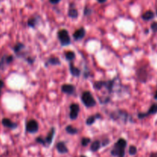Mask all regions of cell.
Segmentation results:
<instances>
[{"instance_id":"6da1fadb","label":"cell","mask_w":157,"mask_h":157,"mask_svg":"<svg viewBox=\"0 0 157 157\" xmlns=\"http://www.w3.org/2000/svg\"><path fill=\"white\" fill-rule=\"evenodd\" d=\"M127 143L123 138L119 139L114 144L113 148L111 150V155L113 156L124 157L125 150L127 147Z\"/></svg>"},{"instance_id":"7a4b0ae2","label":"cell","mask_w":157,"mask_h":157,"mask_svg":"<svg viewBox=\"0 0 157 157\" xmlns=\"http://www.w3.org/2000/svg\"><path fill=\"white\" fill-rule=\"evenodd\" d=\"M81 101L85 107H92L96 105V101L89 91H85L81 95Z\"/></svg>"},{"instance_id":"3957f363","label":"cell","mask_w":157,"mask_h":157,"mask_svg":"<svg viewBox=\"0 0 157 157\" xmlns=\"http://www.w3.org/2000/svg\"><path fill=\"white\" fill-rule=\"evenodd\" d=\"M58 38L62 46H67L70 44V38L69 36V33L66 29L59 30L58 32Z\"/></svg>"},{"instance_id":"277c9868","label":"cell","mask_w":157,"mask_h":157,"mask_svg":"<svg viewBox=\"0 0 157 157\" xmlns=\"http://www.w3.org/2000/svg\"><path fill=\"white\" fill-rule=\"evenodd\" d=\"M115 80L107 81H97L94 84V87L96 90H101L102 88H106L108 92H112L113 87V84H114Z\"/></svg>"},{"instance_id":"5b68a950","label":"cell","mask_w":157,"mask_h":157,"mask_svg":"<svg viewBox=\"0 0 157 157\" xmlns=\"http://www.w3.org/2000/svg\"><path fill=\"white\" fill-rule=\"evenodd\" d=\"M26 130L30 134H35L38 130V123L35 120H28L26 123Z\"/></svg>"},{"instance_id":"8992f818","label":"cell","mask_w":157,"mask_h":157,"mask_svg":"<svg viewBox=\"0 0 157 157\" xmlns=\"http://www.w3.org/2000/svg\"><path fill=\"white\" fill-rule=\"evenodd\" d=\"M70 118L71 120H76L78 117V113L80 111L79 105L77 103H72L70 106Z\"/></svg>"},{"instance_id":"52a82bcc","label":"cell","mask_w":157,"mask_h":157,"mask_svg":"<svg viewBox=\"0 0 157 157\" xmlns=\"http://www.w3.org/2000/svg\"><path fill=\"white\" fill-rule=\"evenodd\" d=\"M157 113V103H153L151 107H150L147 113H138V118L139 119H143L145 118L146 117H147L149 115L151 114H156Z\"/></svg>"},{"instance_id":"ba28073f","label":"cell","mask_w":157,"mask_h":157,"mask_svg":"<svg viewBox=\"0 0 157 157\" xmlns=\"http://www.w3.org/2000/svg\"><path fill=\"white\" fill-rule=\"evenodd\" d=\"M61 91L64 94L71 95V94H74L75 87L73 85H70V84H64L61 87Z\"/></svg>"},{"instance_id":"9c48e42d","label":"cell","mask_w":157,"mask_h":157,"mask_svg":"<svg viewBox=\"0 0 157 157\" xmlns=\"http://www.w3.org/2000/svg\"><path fill=\"white\" fill-rule=\"evenodd\" d=\"M137 77H138V79L141 82L144 83L146 81L148 77V73L145 68H140L137 70Z\"/></svg>"},{"instance_id":"30bf717a","label":"cell","mask_w":157,"mask_h":157,"mask_svg":"<svg viewBox=\"0 0 157 157\" xmlns=\"http://www.w3.org/2000/svg\"><path fill=\"white\" fill-rule=\"evenodd\" d=\"M85 34H86V32H85V29L84 28H81L79 29H77L74 32V35H73V37L76 41L81 40L85 36Z\"/></svg>"},{"instance_id":"8fae6325","label":"cell","mask_w":157,"mask_h":157,"mask_svg":"<svg viewBox=\"0 0 157 157\" xmlns=\"http://www.w3.org/2000/svg\"><path fill=\"white\" fill-rule=\"evenodd\" d=\"M2 123L4 127H7V128H9L11 129H14L15 128H17L18 127V124L12 122V120H9V119H8V118H4L2 120Z\"/></svg>"},{"instance_id":"7c38bea8","label":"cell","mask_w":157,"mask_h":157,"mask_svg":"<svg viewBox=\"0 0 157 157\" xmlns=\"http://www.w3.org/2000/svg\"><path fill=\"white\" fill-rule=\"evenodd\" d=\"M56 148L57 150H58L60 153H61V154H64V153L68 152V149L67 148L65 143H64V142H59V143H57Z\"/></svg>"},{"instance_id":"4fadbf2b","label":"cell","mask_w":157,"mask_h":157,"mask_svg":"<svg viewBox=\"0 0 157 157\" xmlns=\"http://www.w3.org/2000/svg\"><path fill=\"white\" fill-rule=\"evenodd\" d=\"M54 134H55V128H54V127H52V129H50V131L48 132V136H46V138L45 139V142H46L48 146H49L50 144L52 143V140H53V138H54Z\"/></svg>"},{"instance_id":"5bb4252c","label":"cell","mask_w":157,"mask_h":157,"mask_svg":"<svg viewBox=\"0 0 157 157\" xmlns=\"http://www.w3.org/2000/svg\"><path fill=\"white\" fill-rule=\"evenodd\" d=\"M47 64H50V65H60L61 64V61L58 59V58L57 57H51L48 59Z\"/></svg>"},{"instance_id":"9a60e30c","label":"cell","mask_w":157,"mask_h":157,"mask_svg":"<svg viewBox=\"0 0 157 157\" xmlns=\"http://www.w3.org/2000/svg\"><path fill=\"white\" fill-rule=\"evenodd\" d=\"M70 74H71L74 77H79L81 74V70L77 68H76L72 63L70 64Z\"/></svg>"},{"instance_id":"2e32d148","label":"cell","mask_w":157,"mask_h":157,"mask_svg":"<svg viewBox=\"0 0 157 157\" xmlns=\"http://www.w3.org/2000/svg\"><path fill=\"white\" fill-rule=\"evenodd\" d=\"M154 18V13L152 11H146V12H144L142 15V19L143 20H145V21H150L151 19H152Z\"/></svg>"},{"instance_id":"e0dca14e","label":"cell","mask_w":157,"mask_h":157,"mask_svg":"<svg viewBox=\"0 0 157 157\" xmlns=\"http://www.w3.org/2000/svg\"><path fill=\"white\" fill-rule=\"evenodd\" d=\"M101 116L100 113H97V114H95L94 116H91V117H88L87 119V120H86V123H87V125H88V126L92 125L94 122H95L96 119H98V118H101Z\"/></svg>"},{"instance_id":"ac0fdd59","label":"cell","mask_w":157,"mask_h":157,"mask_svg":"<svg viewBox=\"0 0 157 157\" xmlns=\"http://www.w3.org/2000/svg\"><path fill=\"white\" fill-rule=\"evenodd\" d=\"M101 146V143L99 140H95L94 141L93 143H91V150L92 152H97L100 150V148Z\"/></svg>"},{"instance_id":"d6986e66","label":"cell","mask_w":157,"mask_h":157,"mask_svg":"<svg viewBox=\"0 0 157 157\" xmlns=\"http://www.w3.org/2000/svg\"><path fill=\"white\" fill-rule=\"evenodd\" d=\"M24 48H25V45L22 43H17L16 45L14 46V48H13V50H14L15 53L17 55H19L21 51L24 49Z\"/></svg>"},{"instance_id":"ffe728a7","label":"cell","mask_w":157,"mask_h":157,"mask_svg":"<svg viewBox=\"0 0 157 157\" xmlns=\"http://www.w3.org/2000/svg\"><path fill=\"white\" fill-rule=\"evenodd\" d=\"M66 132L68 134H70V135H74V134H77L78 133V129L73 127V126L68 125L66 127Z\"/></svg>"},{"instance_id":"44dd1931","label":"cell","mask_w":157,"mask_h":157,"mask_svg":"<svg viewBox=\"0 0 157 157\" xmlns=\"http://www.w3.org/2000/svg\"><path fill=\"white\" fill-rule=\"evenodd\" d=\"M38 23V19L37 18H31V19H28V25L31 28H35V25H37Z\"/></svg>"},{"instance_id":"7402d4cb","label":"cell","mask_w":157,"mask_h":157,"mask_svg":"<svg viewBox=\"0 0 157 157\" xmlns=\"http://www.w3.org/2000/svg\"><path fill=\"white\" fill-rule=\"evenodd\" d=\"M68 15L70 17V18H73V19H76L78 15V12H77V10L76 9H70L69 12H68Z\"/></svg>"},{"instance_id":"603a6c76","label":"cell","mask_w":157,"mask_h":157,"mask_svg":"<svg viewBox=\"0 0 157 157\" xmlns=\"http://www.w3.org/2000/svg\"><path fill=\"white\" fill-rule=\"evenodd\" d=\"M65 58L67 60H68V61H72V60H74L75 58L74 52H70V51L67 52L65 53Z\"/></svg>"},{"instance_id":"cb8c5ba5","label":"cell","mask_w":157,"mask_h":157,"mask_svg":"<svg viewBox=\"0 0 157 157\" xmlns=\"http://www.w3.org/2000/svg\"><path fill=\"white\" fill-rule=\"evenodd\" d=\"M136 152H137V148L135 146H130L129 148V155H131V156H134V155L136 154Z\"/></svg>"},{"instance_id":"d4e9b609","label":"cell","mask_w":157,"mask_h":157,"mask_svg":"<svg viewBox=\"0 0 157 157\" xmlns=\"http://www.w3.org/2000/svg\"><path fill=\"white\" fill-rule=\"evenodd\" d=\"M91 139L90 138L84 137V138H82V140H81V145H82L83 146H87L91 143Z\"/></svg>"},{"instance_id":"484cf974","label":"cell","mask_w":157,"mask_h":157,"mask_svg":"<svg viewBox=\"0 0 157 157\" xmlns=\"http://www.w3.org/2000/svg\"><path fill=\"white\" fill-rule=\"evenodd\" d=\"M35 141L37 142L38 143H40V144H42L44 146H47V143H46V142H45V140H44V139H42V137H37V138L35 139Z\"/></svg>"},{"instance_id":"4316f807","label":"cell","mask_w":157,"mask_h":157,"mask_svg":"<svg viewBox=\"0 0 157 157\" xmlns=\"http://www.w3.org/2000/svg\"><path fill=\"white\" fill-rule=\"evenodd\" d=\"M8 64L7 61H6V55H4V56L2 58V59L0 60V69H2V68L4 67V64Z\"/></svg>"},{"instance_id":"83f0119b","label":"cell","mask_w":157,"mask_h":157,"mask_svg":"<svg viewBox=\"0 0 157 157\" xmlns=\"http://www.w3.org/2000/svg\"><path fill=\"white\" fill-rule=\"evenodd\" d=\"M151 29L153 32H157V21H154L151 24Z\"/></svg>"},{"instance_id":"f1b7e54d","label":"cell","mask_w":157,"mask_h":157,"mask_svg":"<svg viewBox=\"0 0 157 157\" xmlns=\"http://www.w3.org/2000/svg\"><path fill=\"white\" fill-rule=\"evenodd\" d=\"M91 9H90L88 8H85V12H84V13H85V15H89L91 14Z\"/></svg>"},{"instance_id":"f546056e","label":"cell","mask_w":157,"mask_h":157,"mask_svg":"<svg viewBox=\"0 0 157 157\" xmlns=\"http://www.w3.org/2000/svg\"><path fill=\"white\" fill-rule=\"evenodd\" d=\"M3 87H4V82H3V81L0 80V95H1V91H2Z\"/></svg>"},{"instance_id":"4dcf8cb0","label":"cell","mask_w":157,"mask_h":157,"mask_svg":"<svg viewBox=\"0 0 157 157\" xmlns=\"http://www.w3.org/2000/svg\"><path fill=\"white\" fill-rule=\"evenodd\" d=\"M61 0H49V2L52 4H57V3H58Z\"/></svg>"},{"instance_id":"1f68e13d","label":"cell","mask_w":157,"mask_h":157,"mask_svg":"<svg viewBox=\"0 0 157 157\" xmlns=\"http://www.w3.org/2000/svg\"><path fill=\"white\" fill-rule=\"evenodd\" d=\"M109 143V140H103V142L102 143V144H101V146H107Z\"/></svg>"},{"instance_id":"d6a6232c","label":"cell","mask_w":157,"mask_h":157,"mask_svg":"<svg viewBox=\"0 0 157 157\" xmlns=\"http://www.w3.org/2000/svg\"><path fill=\"white\" fill-rule=\"evenodd\" d=\"M150 157H157V152H152V153H151Z\"/></svg>"},{"instance_id":"836d02e7","label":"cell","mask_w":157,"mask_h":157,"mask_svg":"<svg viewBox=\"0 0 157 157\" xmlns=\"http://www.w3.org/2000/svg\"><path fill=\"white\" fill-rule=\"evenodd\" d=\"M97 1H98L100 3H105L107 0H97Z\"/></svg>"},{"instance_id":"e575fe53","label":"cell","mask_w":157,"mask_h":157,"mask_svg":"<svg viewBox=\"0 0 157 157\" xmlns=\"http://www.w3.org/2000/svg\"><path fill=\"white\" fill-rule=\"evenodd\" d=\"M154 98L156 99V100H157V91H156V94H155V95H154Z\"/></svg>"},{"instance_id":"d590c367","label":"cell","mask_w":157,"mask_h":157,"mask_svg":"<svg viewBox=\"0 0 157 157\" xmlns=\"http://www.w3.org/2000/svg\"><path fill=\"white\" fill-rule=\"evenodd\" d=\"M81 157H87V156H81Z\"/></svg>"},{"instance_id":"8d00e7d4","label":"cell","mask_w":157,"mask_h":157,"mask_svg":"<svg viewBox=\"0 0 157 157\" xmlns=\"http://www.w3.org/2000/svg\"><path fill=\"white\" fill-rule=\"evenodd\" d=\"M156 15H157V10H156Z\"/></svg>"}]
</instances>
